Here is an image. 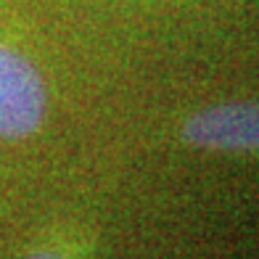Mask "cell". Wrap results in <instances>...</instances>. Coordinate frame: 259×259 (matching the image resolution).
<instances>
[{"mask_svg": "<svg viewBox=\"0 0 259 259\" xmlns=\"http://www.w3.org/2000/svg\"><path fill=\"white\" fill-rule=\"evenodd\" d=\"M48 82L32 58L0 40V140L19 143L48 122Z\"/></svg>", "mask_w": 259, "mask_h": 259, "instance_id": "cell-1", "label": "cell"}, {"mask_svg": "<svg viewBox=\"0 0 259 259\" xmlns=\"http://www.w3.org/2000/svg\"><path fill=\"white\" fill-rule=\"evenodd\" d=\"M180 143L220 156H259V98L214 101L185 114Z\"/></svg>", "mask_w": 259, "mask_h": 259, "instance_id": "cell-2", "label": "cell"}, {"mask_svg": "<svg viewBox=\"0 0 259 259\" xmlns=\"http://www.w3.org/2000/svg\"><path fill=\"white\" fill-rule=\"evenodd\" d=\"M101 230L85 217L56 220L34 238L19 259H98Z\"/></svg>", "mask_w": 259, "mask_h": 259, "instance_id": "cell-3", "label": "cell"}]
</instances>
